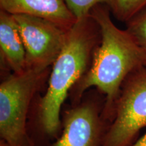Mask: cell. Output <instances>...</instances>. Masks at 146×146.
Masks as SVG:
<instances>
[{
  "label": "cell",
  "instance_id": "cell-4",
  "mask_svg": "<svg viewBox=\"0 0 146 146\" xmlns=\"http://www.w3.org/2000/svg\"><path fill=\"white\" fill-rule=\"evenodd\" d=\"M114 120L100 146H131L146 127V68L131 73L122 85L114 106Z\"/></svg>",
  "mask_w": 146,
  "mask_h": 146
},
{
  "label": "cell",
  "instance_id": "cell-13",
  "mask_svg": "<svg viewBox=\"0 0 146 146\" xmlns=\"http://www.w3.org/2000/svg\"><path fill=\"white\" fill-rule=\"evenodd\" d=\"M0 146H10V145H8V143H7L5 140L1 139V140H0Z\"/></svg>",
  "mask_w": 146,
  "mask_h": 146
},
{
  "label": "cell",
  "instance_id": "cell-14",
  "mask_svg": "<svg viewBox=\"0 0 146 146\" xmlns=\"http://www.w3.org/2000/svg\"><path fill=\"white\" fill-rule=\"evenodd\" d=\"M145 68H146V66H145Z\"/></svg>",
  "mask_w": 146,
  "mask_h": 146
},
{
  "label": "cell",
  "instance_id": "cell-10",
  "mask_svg": "<svg viewBox=\"0 0 146 146\" xmlns=\"http://www.w3.org/2000/svg\"><path fill=\"white\" fill-rule=\"evenodd\" d=\"M146 5V0H113L111 13L116 19L126 23Z\"/></svg>",
  "mask_w": 146,
  "mask_h": 146
},
{
  "label": "cell",
  "instance_id": "cell-12",
  "mask_svg": "<svg viewBox=\"0 0 146 146\" xmlns=\"http://www.w3.org/2000/svg\"><path fill=\"white\" fill-rule=\"evenodd\" d=\"M131 146H146V133Z\"/></svg>",
  "mask_w": 146,
  "mask_h": 146
},
{
  "label": "cell",
  "instance_id": "cell-8",
  "mask_svg": "<svg viewBox=\"0 0 146 146\" xmlns=\"http://www.w3.org/2000/svg\"><path fill=\"white\" fill-rule=\"evenodd\" d=\"M0 55L5 68L14 74L26 70V52L13 15L0 10Z\"/></svg>",
  "mask_w": 146,
  "mask_h": 146
},
{
  "label": "cell",
  "instance_id": "cell-5",
  "mask_svg": "<svg viewBox=\"0 0 146 146\" xmlns=\"http://www.w3.org/2000/svg\"><path fill=\"white\" fill-rule=\"evenodd\" d=\"M13 16L25 45L26 70L51 68L65 44L68 31L41 18Z\"/></svg>",
  "mask_w": 146,
  "mask_h": 146
},
{
  "label": "cell",
  "instance_id": "cell-1",
  "mask_svg": "<svg viewBox=\"0 0 146 146\" xmlns=\"http://www.w3.org/2000/svg\"><path fill=\"white\" fill-rule=\"evenodd\" d=\"M89 15L99 25L101 40L88 70L70 93L74 100L79 101L87 89L96 87L106 96L104 116L113 117L122 85L131 73L145 66L146 52L126 29L115 25L108 5H96Z\"/></svg>",
  "mask_w": 146,
  "mask_h": 146
},
{
  "label": "cell",
  "instance_id": "cell-3",
  "mask_svg": "<svg viewBox=\"0 0 146 146\" xmlns=\"http://www.w3.org/2000/svg\"><path fill=\"white\" fill-rule=\"evenodd\" d=\"M51 68L12 73L1 83L0 135L10 146H32L27 131V114L34 96L48 81Z\"/></svg>",
  "mask_w": 146,
  "mask_h": 146
},
{
  "label": "cell",
  "instance_id": "cell-9",
  "mask_svg": "<svg viewBox=\"0 0 146 146\" xmlns=\"http://www.w3.org/2000/svg\"><path fill=\"white\" fill-rule=\"evenodd\" d=\"M126 30L146 52V5L126 22Z\"/></svg>",
  "mask_w": 146,
  "mask_h": 146
},
{
  "label": "cell",
  "instance_id": "cell-11",
  "mask_svg": "<svg viewBox=\"0 0 146 146\" xmlns=\"http://www.w3.org/2000/svg\"><path fill=\"white\" fill-rule=\"evenodd\" d=\"M72 14L78 19L89 15L90 11L98 4L106 5L110 9L113 0H64Z\"/></svg>",
  "mask_w": 146,
  "mask_h": 146
},
{
  "label": "cell",
  "instance_id": "cell-6",
  "mask_svg": "<svg viewBox=\"0 0 146 146\" xmlns=\"http://www.w3.org/2000/svg\"><path fill=\"white\" fill-rule=\"evenodd\" d=\"M102 138L98 108L93 104L84 103L66 111L62 134L52 146H99Z\"/></svg>",
  "mask_w": 146,
  "mask_h": 146
},
{
  "label": "cell",
  "instance_id": "cell-2",
  "mask_svg": "<svg viewBox=\"0 0 146 146\" xmlns=\"http://www.w3.org/2000/svg\"><path fill=\"white\" fill-rule=\"evenodd\" d=\"M100 40L99 25L89 14L77 19L67 33L65 44L51 68L46 92L39 102V122L48 135L59 133L62 106L88 70Z\"/></svg>",
  "mask_w": 146,
  "mask_h": 146
},
{
  "label": "cell",
  "instance_id": "cell-7",
  "mask_svg": "<svg viewBox=\"0 0 146 146\" xmlns=\"http://www.w3.org/2000/svg\"><path fill=\"white\" fill-rule=\"evenodd\" d=\"M0 10L12 15L43 18L66 31L77 21L64 0H0Z\"/></svg>",
  "mask_w": 146,
  "mask_h": 146
}]
</instances>
